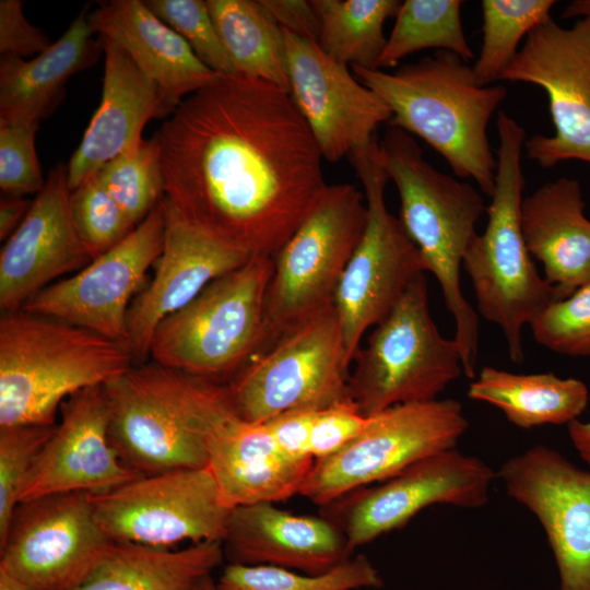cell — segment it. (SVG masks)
Wrapping results in <instances>:
<instances>
[{
    "mask_svg": "<svg viewBox=\"0 0 590 590\" xmlns=\"http://www.w3.org/2000/svg\"><path fill=\"white\" fill-rule=\"evenodd\" d=\"M349 157L364 188L367 221L334 298L347 367L365 331L381 322L415 278L427 271L400 219L387 209L389 177L380 162L378 138Z\"/></svg>",
    "mask_w": 590,
    "mask_h": 590,
    "instance_id": "30bf717a",
    "label": "cell"
},
{
    "mask_svg": "<svg viewBox=\"0 0 590 590\" xmlns=\"http://www.w3.org/2000/svg\"><path fill=\"white\" fill-rule=\"evenodd\" d=\"M25 197L2 194L0 198V239L7 240L20 226L32 205Z\"/></svg>",
    "mask_w": 590,
    "mask_h": 590,
    "instance_id": "bcb514c9",
    "label": "cell"
},
{
    "mask_svg": "<svg viewBox=\"0 0 590 590\" xmlns=\"http://www.w3.org/2000/svg\"><path fill=\"white\" fill-rule=\"evenodd\" d=\"M499 148L495 187L486 209L487 223L476 234L462 267L475 293L477 310L502 330L509 357L523 361L522 329L530 326L559 295L542 278L529 252L520 225L524 189L521 153L524 129L504 111L497 115Z\"/></svg>",
    "mask_w": 590,
    "mask_h": 590,
    "instance_id": "8992f818",
    "label": "cell"
},
{
    "mask_svg": "<svg viewBox=\"0 0 590 590\" xmlns=\"http://www.w3.org/2000/svg\"><path fill=\"white\" fill-rule=\"evenodd\" d=\"M284 36L288 94L322 158L335 163L370 143L377 128L392 117L386 102L356 80L346 64L327 55L318 42L287 31Z\"/></svg>",
    "mask_w": 590,
    "mask_h": 590,
    "instance_id": "d6986e66",
    "label": "cell"
},
{
    "mask_svg": "<svg viewBox=\"0 0 590 590\" xmlns=\"http://www.w3.org/2000/svg\"><path fill=\"white\" fill-rule=\"evenodd\" d=\"M70 210L78 236L92 260L137 227L96 173L71 191Z\"/></svg>",
    "mask_w": 590,
    "mask_h": 590,
    "instance_id": "8d00e7d4",
    "label": "cell"
},
{
    "mask_svg": "<svg viewBox=\"0 0 590 590\" xmlns=\"http://www.w3.org/2000/svg\"><path fill=\"white\" fill-rule=\"evenodd\" d=\"M553 0H483V44L473 71L492 85L510 64L523 37L551 17Z\"/></svg>",
    "mask_w": 590,
    "mask_h": 590,
    "instance_id": "836d02e7",
    "label": "cell"
},
{
    "mask_svg": "<svg viewBox=\"0 0 590 590\" xmlns=\"http://www.w3.org/2000/svg\"><path fill=\"white\" fill-rule=\"evenodd\" d=\"M349 375L333 305L255 355L225 386L240 418L263 423L287 410L351 399Z\"/></svg>",
    "mask_w": 590,
    "mask_h": 590,
    "instance_id": "8fae6325",
    "label": "cell"
},
{
    "mask_svg": "<svg viewBox=\"0 0 590 590\" xmlns=\"http://www.w3.org/2000/svg\"><path fill=\"white\" fill-rule=\"evenodd\" d=\"M60 418L36 458L20 500L69 493L101 494L139 476L119 459L108 436L104 386L82 389L60 406Z\"/></svg>",
    "mask_w": 590,
    "mask_h": 590,
    "instance_id": "ffe728a7",
    "label": "cell"
},
{
    "mask_svg": "<svg viewBox=\"0 0 590 590\" xmlns=\"http://www.w3.org/2000/svg\"><path fill=\"white\" fill-rule=\"evenodd\" d=\"M320 22L318 44L334 60L378 69L387 44L384 26L396 17L398 0H312Z\"/></svg>",
    "mask_w": 590,
    "mask_h": 590,
    "instance_id": "1f68e13d",
    "label": "cell"
},
{
    "mask_svg": "<svg viewBox=\"0 0 590 590\" xmlns=\"http://www.w3.org/2000/svg\"><path fill=\"white\" fill-rule=\"evenodd\" d=\"M498 475L508 495L542 524L558 590H590V471L536 445L504 462Z\"/></svg>",
    "mask_w": 590,
    "mask_h": 590,
    "instance_id": "ac0fdd59",
    "label": "cell"
},
{
    "mask_svg": "<svg viewBox=\"0 0 590 590\" xmlns=\"http://www.w3.org/2000/svg\"><path fill=\"white\" fill-rule=\"evenodd\" d=\"M499 81L534 84L548 97L555 133L527 139L528 158L543 168L570 160L590 164V16L570 28L552 19L538 25Z\"/></svg>",
    "mask_w": 590,
    "mask_h": 590,
    "instance_id": "2e32d148",
    "label": "cell"
},
{
    "mask_svg": "<svg viewBox=\"0 0 590 590\" xmlns=\"http://www.w3.org/2000/svg\"><path fill=\"white\" fill-rule=\"evenodd\" d=\"M105 57L99 105L67 165L71 191L105 164L138 146L142 130L160 118L156 86L114 42L99 37Z\"/></svg>",
    "mask_w": 590,
    "mask_h": 590,
    "instance_id": "484cf974",
    "label": "cell"
},
{
    "mask_svg": "<svg viewBox=\"0 0 590 590\" xmlns=\"http://www.w3.org/2000/svg\"><path fill=\"white\" fill-rule=\"evenodd\" d=\"M222 545L227 564L270 565L307 575L326 574L354 556L329 519L294 514L274 503L234 507Z\"/></svg>",
    "mask_w": 590,
    "mask_h": 590,
    "instance_id": "603a6c76",
    "label": "cell"
},
{
    "mask_svg": "<svg viewBox=\"0 0 590 590\" xmlns=\"http://www.w3.org/2000/svg\"><path fill=\"white\" fill-rule=\"evenodd\" d=\"M88 7L63 35L31 60L15 55L0 58V122L39 123L58 106L68 80L91 67L103 51L94 40Z\"/></svg>",
    "mask_w": 590,
    "mask_h": 590,
    "instance_id": "83f0119b",
    "label": "cell"
},
{
    "mask_svg": "<svg viewBox=\"0 0 590 590\" xmlns=\"http://www.w3.org/2000/svg\"><path fill=\"white\" fill-rule=\"evenodd\" d=\"M166 209L165 240L153 266V279L134 297L127 315V331L138 362L149 357L153 333L162 320L189 304L211 282L252 258L189 226L167 203Z\"/></svg>",
    "mask_w": 590,
    "mask_h": 590,
    "instance_id": "7402d4cb",
    "label": "cell"
},
{
    "mask_svg": "<svg viewBox=\"0 0 590 590\" xmlns=\"http://www.w3.org/2000/svg\"><path fill=\"white\" fill-rule=\"evenodd\" d=\"M567 429L575 449L590 467V422L574 420L567 425Z\"/></svg>",
    "mask_w": 590,
    "mask_h": 590,
    "instance_id": "7dc6e473",
    "label": "cell"
},
{
    "mask_svg": "<svg viewBox=\"0 0 590 590\" xmlns=\"http://www.w3.org/2000/svg\"><path fill=\"white\" fill-rule=\"evenodd\" d=\"M39 123L0 122V188L3 194L25 197L45 186L35 149Z\"/></svg>",
    "mask_w": 590,
    "mask_h": 590,
    "instance_id": "60d3db41",
    "label": "cell"
},
{
    "mask_svg": "<svg viewBox=\"0 0 590 590\" xmlns=\"http://www.w3.org/2000/svg\"><path fill=\"white\" fill-rule=\"evenodd\" d=\"M379 157L398 190L400 221L434 274L451 314L463 375L474 379L479 353V318L460 284L463 257L475 237L485 206L470 184L434 168L408 132L388 127Z\"/></svg>",
    "mask_w": 590,
    "mask_h": 590,
    "instance_id": "277c9868",
    "label": "cell"
},
{
    "mask_svg": "<svg viewBox=\"0 0 590 590\" xmlns=\"http://www.w3.org/2000/svg\"><path fill=\"white\" fill-rule=\"evenodd\" d=\"M352 69L391 109L388 127L420 137L459 178L472 179L482 192L493 194L497 162L487 127L507 96L503 85H482L468 62L444 50L394 72Z\"/></svg>",
    "mask_w": 590,
    "mask_h": 590,
    "instance_id": "7a4b0ae2",
    "label": "cell"
},
{
    "mask_svg": "<svg viewBox=\"0 0 590 590\" xmlns=\"http://www.w3.org/2000/svg\"><path fill=\"white\" fill-rule=\"evenodd\" d=\"M219 590H358L381 588L382 578L363 554L322 575H307L270 565L227 564Z\"/></svg>",
    "mask_w": 590,
    "mask_h": 590,
    "instance_id": "e575fe53",
    "label": "cell"
},
{
    "mask_svg": "<svg viewBox=\"0 0 590 590\" xmlns=\"http://www.w3.org/2000/svg\"><path fill=\"white\" fill-rule=\"evenodd\" d=\"M312 463L287 457L263 423L245 421L234 409L217 421L208 440V468L231 508L291 498Z\"/></svg>",
    "mask_w": 590,
    "mask_h": 590,
    "instance_id": "d4e9b609",
    "label": "cell"
},
{
    "mask_svg": "<svg viewBox=\"0 0 590 590\" xmlns=\"http://www.w3.org/2000/svg\"><path fill=\"white\" fill-rule=\"evenodd\" d=\"M261 1L284 31L318 42L320 22L311 1Z\"/></svg>",
    "mask_w": 590,
    "mask_h": 590,
    "instance_id": "f6af8a7d",
    "label": "cell"
},
{
    "mask_svg": "<svg viewBox=\"0 0 590 590\" xmlns=\"http://www.w3.org/2000/svg\"><path fill=\"white\" fill-rule=\"evenodd\" d=\"M236 73L269 82L290 93L283 28L261 0H206Z\"/></svg>",
    "mask_w": 590,
    "mask_h": 590,
    "instance_id": "4dcf8cb0",
    "label": "cell"
},
{
    "mask_svg": "<svg viewBox=\"0 0 590 590\" xmlns=\"http://www.w3.org/2000/svg\"><path fill=\"white\" fill-rule=\"evenodd\" d=\"M224 560L220 542L180 550L114 542L95 573L76 590H198Z\"/></svg>",
    "mask_w": 590,
    "mask_h": 590,
    "instance_id": "f1b7e54d",
    "label": "cell"
},
{
    "mask_svg": "<svg viewBox=\"0 0 590 590\" xmlns=\"http://www.w3.org/2000/svg\"><path fill=\"white\" fill-rule=\"evenodd\" d=\"M0 590H30L8 575L0 573Z\"/></svg>",
    "mask_w": 590,
    "mask_h": 590,
    "instance_id": "681fc988",
    "label": "cell"
},
{
    "mask_svg": "<svg viewBox=\"0 0 590 590\" xmlns=\"http://www.w3.org/2000/svg\"><path fill=\"white\" fill-rule=\"evenodd\" d=\"M52 43L38 27L31 24L23 13L20 0L0 1V52L20 57L38 55Z\"/></svg>",
    "mask_w": 590,
    "mask_h": 590,
    "instance_id": "7bdbcfd3",
    "label": "cell"
},
{
    "mask_svg": "<svg viewBox=\"0 0 590 590\" xmlns=\"http://www.w3.org/2000/svg\"><path fill=\"white\" fill-rule=\"evenodd\" d=\"M153 138L170 211L250 257L274 258L327 187L290 94L240 73L189 95Z\"/></svg>",
    "mask_w": 590,
    "mask_h": 590,
    "instance_id": "6da1fadb",
    "label": "cell"
},
{
    "mask_svg": "<svg viewBox=\"0 0 590 590\" xmlns=\"http://www.w3.org/2000/svg\"><path fill=\"white\" fill-rule=\"evenodd\" d=\"M108 436L140 475L208 467L213 426L233 406L226 386L154 362L107 381Z\"/></svg>",
    "mask_w": 590,
    "mask_h": 590,
    "instance_id": "3957f363",
    "label": "cell"
},
{
    "mask_svg": "<svg viewBox=\"0 0 590 590\" xmlns=\"http://www.w3.org/2000/svg\"><path fill=\"white\" fill-rule=\"evenodd\" d=\"M87 19L94 33L121 47L156 86L160 118H168L189 95L223 75L206 67L144 1L101 2Z\"/></svg>",
    "mask_w": 590,
    "mask_h": 590,
    "instance_id": "cb8c5ba5",
    "label": "cell"
},
{
    "mask_svg": "<svg viewBox=\"0 0 590 590\" xmlns=\"http://www.w3.org/2000/svg\"><path fill=\"white\" fill-rule=\"evenodd\" d=\"M198 590H219V588L216 581H214L213 578L209 576L201 581Z\"/></svg>",
    "mask_w": 590,
    "mask_h": 590,
    "instance_id": "f907efd6",
    "label": "cell"
},
{
    "mask_svg": "<svg viewBox=\"0 0 590 590\" xmlns=\"http://www.w3.org/2000/svg\"><path fill=\"white\" fill-rule=\"evenodd\" d=\"M460 0H405L387 38L378 69L394 67L424 49L450 51L465 62L474 58L463 32Z\"/></svg>",
    "mask_w": 590,
    "mask_h": 590,
    "instance_id": "d6a6232c",
    "label": "cell"
},
{
    "mask_svg": "<svg viewBox=\"0 0 590 590\" xmlns=\"http://www.w3.org/2000/svg\"><path fill=\"white\" fill-rule=\"evenodd\" d=\"M91 498L95 519L113 542L158 547L222 543L233 509L208 467L141 475Z\"/></svg>",
    "mask_w": 590,
    "mask_h": 590,
    "instance_id": "5bb4252c",
    "label": "cell"
},
{
    "mask_svg": "<svg viewBox=\"0 0 590 590\" xmlns=\"http://www.w3.org/2000/svg\"><path fill=\"white\" fill-rule=\"evenodd\" d=\"M273 270V258L252 257L211 282L156 327L152 362L214 382L231 380L266 349L264 309Z\"/></svg>",
    "mask_w": 590,
    "mask_h": 590,
    "instance_id": "52a82bcc",
    "label": "cell"
},
{
    "mask_svg": "<svg viewBox=\"0 0 590 590\" xmlns=\"http://www.w3.org/2000/svg\"><path fill=\"white\" fill-rule=\"evenodd\" d=\"M166 224L164 198L119 244L74 275L50 284L21 309L87 329L131 350L128 310L163 250Z\"/></svg>",
    "mask_w": 590,
    "mask_h": 590,
    "instance_id": "e0dca14e",
    "label": "cell"
},
{
    "mask_svg": "<svg viewBox=\"0 0 590 590\" xmlns=\"http://www.w3.org/2000/svg\"><path fill=\"white\" fill-rule=\"evenodd\" d=\"M530 328L534 340L552 352L590 357V283L551 304Z\"/></svg>",
    "mask_w": 590,
    "mask_h": 590,
    "instance_id": "ab89813d",
    "label": "cell"
},
{
    "mask_svg": "<svg viewBox=\"0 0 590 590\" xmlns=\"http://www.w3.org/2000/svg\"><path fill=\"white\" fill-rule=\"evenodd\" d=\"M366 221L364 193L351 184L327 185L314 209L273 258L263 351L334 305Z\"/></svg>",
    "mask_w": 590,
    "mask_h": 590,
    "instance_id": "9c48e42d",
    "label": "cell"
},
{
    "mask_svg": "<svg viewBox=\"0 0 590 590\" xmlns=\"http://www.w3.org/2000/svg\"><path fill=\"white\" fill-rule=\"evenodd\" d=\"M318 410L292 409L263 422L283 453L297 461L314 460L309 450L312 423Z\"/></svg>",
    "mask_w": 590,
    "mask_h": 590,
    "instance_id": "ee69618b",
    "label": "cell"
},
{
    "mask_svg": "<svg viewBox=\"0 0 590 590\" xmlns=\"http://www.w3.org/2000/svg\"><path fill=\"white\" fill-rule=\"evenodd\" d=\"M91 493L45 495L17 504L0 542V573L30 590H76L113 541L98 526Z\"/></svg>",
    "mask_w": 590,
    "mask_h": 590,
    "instance_id": "4fadbf2b",
    "label": "cell"
},
{
    "mask_svg": "<svg viewBox=\"0 0 590 590\" xmlns=\"http://www.w3.org/2000/svg\"><path fill=\"white\" fill-rule=\"evenodd\" d=\"M468 397L499 409L520 428L568 425L585 411L589 392L579 379L553 373L515 374L485 366L470 384Z\"/></svg>",
    "mask_w": 590,
    "mask_h": 590,
    "instance_id": "f546056e",
    "label": "cell"
},
{
    "mask_svg": "<svg viewBox=\"0 0 590 590\" xmlns=\"http://www.w3.org/2000/svg\"><path fill=\"white\" fill-rule=\"evenodd\" d=\"M579 182L562 177L522 199L521 232L545 280L566 298L590 283V220Z\"/></svg>",
    "mask_w": 590,
    "mask_h": 590,
    "instance_id": "4316f807",
    "label": "cell"
},
{
    "mask_svg": "<svg viewBox=\"0 0 590 590\" xmlns=\"http://www.w3.org/2000/svg\"><path fill=\"white\" fill-rule=\"evenodd\" d=\"M353 362L349 393L365 416L397 404L436 400L463 374L456 341L444 338L430 316L424 273L375 326Z\"/></svg>",
    "mask_w": 590,
    "mask_h": 590,
    "instance_id": "ba28073f",
    "label": "cell"
},
{
    "mask_svg": "<svg viewBox=\"0 0 590 590\" xmlns=\"http://www.w3.org/2000/svg\"><path fill=\"white\" fill-rule=\"evenodd\" d=\"M495 476L484 461L453 448L422 459L388 480L345 493L320 507V515L355 551L404 527L432 505L484 506Z\"/></svg>",
    "mask_w": 590,
    "mask_h": 590,
    "instance_id": "9a60e30c",
    "label": "cell"
},
{
    "mask_svg": "<svg viewBox=\"0 0 590 590\" xmlns=\"http://www.w3.org/2000/svg\"><path fill=\"white\" fill-rule=\"evenodd\" d=\"M468 427L462 405L453 399L390 406L367 416L363 430L341 450L314 461L298 495L322 507L453 449Z\"/></svg>",
    "mask_w": 590,
    "mask_h": 590,
    "instance_id": "7c38bea8",
    "label": "cell"
},
{
    "mask_svg": "<svg viewBox=\"0 0 590 590\" xmlns=\"http://www.w3.org/2000/svg\"><path fill=\"white\" fill-rule=\"evenodd\" d=\"M132 351L66 321L19 309L0 319V426L57 424L75 392L134 366Z\"/></svg>",
    "mask_w": 590,
    "mask_h": 590,
    "instance_id": "5b68a950",
    "label": "cell"
},
{
    "mask_svg": "<svg viewBox=\"0 0 590 590\" xmlns=\"http://www.w3.org/2000/svg\"><path fill=\"white\" fill-rule=\"evenodd\" d=\"M96 174L135 226L165 198L161 153L154 138L143 139Z\"/></svg>",
    "mask_w": 590,
    "mask_h": 590,
    "instance_id": "d590c367",
    "label": "cell"
},
{
    "mask_svg": "<svg viewBox=\"0 0 590 590\" xmlns=\"http://www.w3.org/2000/svg\"><path fill=\"white\" fill-rule=\"evenodd\" d=\"M55 428L56 424L0 426V542L19 504L23 484Z\"/></svg>",
    "mask_w": 590,
    "mask_h": 590,
    "instance_id": "74e56055",
    "label": "cell"
},
{
    "mask_svg": "<svg viewBox=\"0 0 590 590\" xmlns=\"http://www.w3.org/2000/svg\"><path fill=\"white\" fill-rule=\"evenodd\" d=\"M590 16V0H577L563 11V17Z\"/></svg>",
    "mask_w": 590,
    "mask_h": 590,
    "instance_id": "c3c4849f",
    "label": "cell"
},
{
    "mask_svg": "<svg viewBox=\"0 0 590 590\" xmlns=\"http://www.w3.org/2000/svg\"><path fill=\"white\" fill-rule=\"evenodd\" d=\"M144 3L185 39L206 67L223 75L236 73L205 1L145 0Z\"/></svg>",
    "mask_w": 590,
    "mask_h": 590,
    "instance_id": "f35d334b",
    "label": "cell"
},
{
    "mask_svg": "<svg viewBox=\"0 0 590 590\" xmlns=\"http://www.w3.org/2000/svg\"><path fill=\"white\" fill-rule=\"evenodd\" d=\"M67 166L57 165L23 222L0 252V308L21 309L59 276L80 271L92 259L75 231Z\"/></svg>",
    "mask_w": 590,
    "mask_h": 590,
    "instance_id": "44dd1931",
    "label": "cell"
},
{
    "mask_svg": "<svg viewBox=\"0 0 590 590\" xmlns=\"http://www.w3.org/2000/svg\"><path fill=\"white\" fill-rule=\"evenodd\" d=\"M366 422L367 416L361 413L352 399L318 410L309 439L314 461L341 450L363 430Z\"/></svg>",
    "mask_w": 590,
    "mask_h": 590,
    "instance_id": "b9f144b4",
    "label": "cell"
}]
</instances>
